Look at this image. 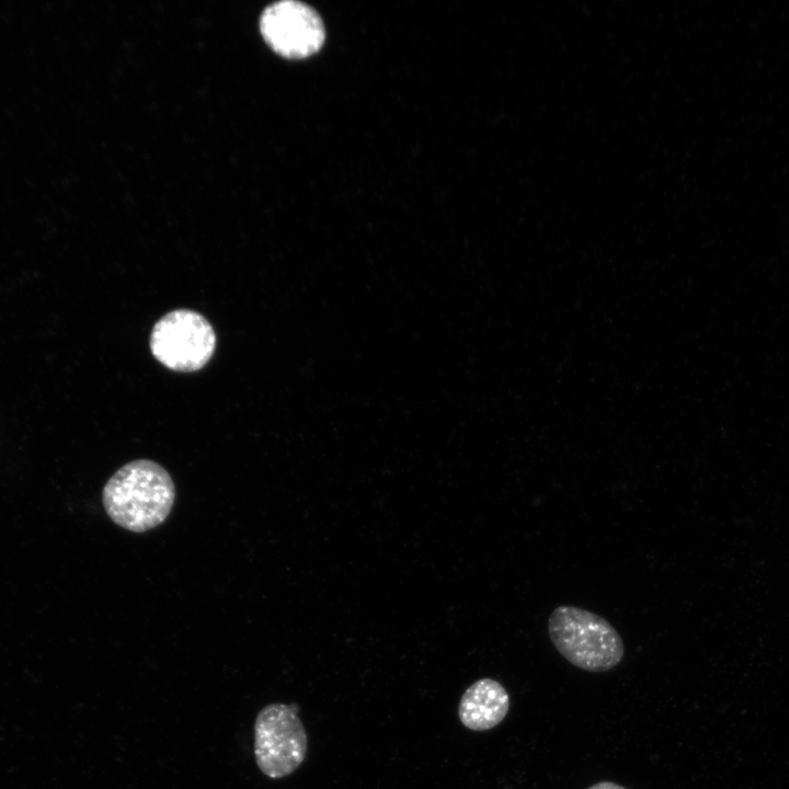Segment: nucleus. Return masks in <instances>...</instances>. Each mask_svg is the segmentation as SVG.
<instances>
[{
    "mask_svg": "<svg viewBox=\"0 0 789 789\" xmlns=\"http://www.w3.org/2000/svg\"><path fill=\"white\" fill-rule=\"evenodd\" d=\"M510 709V696L502 684L481 678L462 694L458 716L462 725L472 731H488L499 725Z\"/></svg>",
    "mask_w": 789,
    "mask_h": 789,
    "instance_id": "423d86ee",
    "label": "nucleus"
},
{
    "mask_svg": "<svg viewBox=\"0 0 789 789\" xmlns=\"http://www.w3.org/2000/svg\"><path fill=\"white\" fill-rule=\"evenodd\" d=\"M587 789H627V788H625L616 782L605 780V781L596 782V784L592 785L591 787H588Z\"/></svg>",
    "mask_w": 789,
    "mask_h": 789,
    "instance_id": "0eeeda50",
    "label": "nucleus"
},
{
    "mask_svg": "<svg viewBox=\"0 0 789 789\" xmlns=\"http://www.w3.org/2000/svg\"><path fill=\"white\" fill-rule=\"evenodd\" d=\"M308 737L296 705L273 702L260 710L254 722V757L268 778H284L305 761Z\"/></svg>",
    "mask_w": 789,
    "mask_h": 789,
    "instance_id": "7ed1b4c3",
    "label": "nucleus"
},
{
    "mask_svg": "<svg viewBox=\"0 0 789 789\" xmlns=\"http://www.w3.org/2000/svg\"><path fill=\"white\" fill-rule=\"evenodd\" d=\"M260 31L275 53L290 59L317 53L325 37L319 14L309 5L294 0L268 5L261 15Z\"/></svg>",
    "mask_w": 789,
    "mask_h": 789,
    "instance_id": "39448f33",
    "label": "nucleus"
},
{
    "mask_svg": "<svg viewBox=\"0 0 789 789\" xmlns=\"http://www.w3.org/2000/svg\"><path fill=\"white\" fill-rule=\"evenodd\" d=\"M175 488L169 472L149 459L122 466L103 488L102 501L108 517L119 527L145 533L169 516Z\"/></svg>",
    "mask_w": 789,
    "mask_h": 789,
    "instance_id": "f257e3e1",
    "label": "nucleus"
},
{
    "mask_svg": "<svg viewBox=\"0 0 789 789\" xmlns=\"http://www.w3.org/2000/svg\"><path fill=\"white\" fill-rule=\"evenodd\" d=\"M216 334L201 313L176 309L158 320L150 334V350L163 366L175 371H195L211 358Z\"/></svg>",
    "mask_w": 789,
    "mask_h": 789,
    "instance_id": "20e7f679",
    "label": "nucleus"
},
{
    "mask_svg": "<svg viewBox=\"0 0 789 789\" xmlns=\"http://www.w3.org/2000/svg\"><path fill=\"white\" fill-rule=\"evenodd\" d=\"M548 633L557 651L584 671L606 672L624 658L622 639L611 624L580 607H556L548 619Z\"/></svg>",
    "mask_w": 789,
    "mask_h": 789,
    "instance_id": "f03ea898",
    "label": "nucleus"
}]
</instances>
